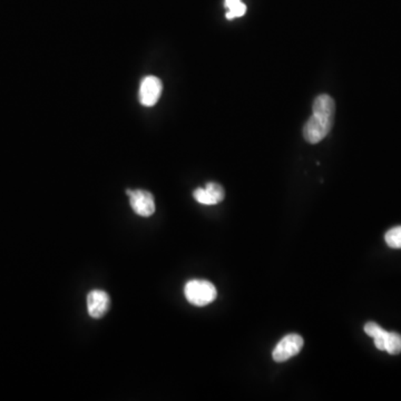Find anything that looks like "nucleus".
Here are the masks:
<instances>
[{"label": "nucleus", "mask_w": 401, "mask_h": 401, "mask_svg": "<svg viewBox=\"0 0 401 401\" xmlns=\"http://www.w3.org/2000/svg\"><path fill=\"white\" fill-rule=\"evenodd\" d=\"M384 351L389 354H399L401 352V336L397 332H388L384 343Z\"/></svg>", "instance_id": "9d476101"}, {"label": "nucleus", "mask_w": 401, "mask_h": 401, "mask_svg": "<svg viewBox=\"0 0 401 401\" xmlns=\"http://www.w3.org/2000/svg\"><path fill=\"white\" fill-rule=\"evenodd\" d=\"M304 341L300 334H290L279 341L273 349L272 358L275 361L284 362L297 356L302 350Z\"/></svg>", "instance_id": "7ed1b4c3"}, {"label": "nucleus", "mask_w": 401, "mask_h": 401, "mask_svg": "<svg viewBox=\"0 0 401 401\" xmlns=\"http://www.w3.org/2000/svg\"><path fill=\"white\" fill-rule=\"evenodd\" d=\"M163 90V85L160 79L155 76H147L140 82V104L145 107L154 106Z\"/></svg>", "instance_id": "39448f33"}, {"label": "nucleus", "mask_w": 401, "mask_h": 401, "mask_svg": "<svg viewBox=\"0 0 401 401\" xmlns=\"http://www.w3.org/2000/svg\"><path fill=\"white\" fill-rule=\"evenodd\" d=\"M129 204L135 213L142 218H149L155 212V199L153 194L145 190H127Z\"/></svg>", "instance_id": "20e7f679"}, {"label": "nucleus", "mask_w": 401, "mask_h": 401, "mask_svg": "<svg viewBox=\"0 0 401 401\" xmlns=\"http://www.w3.org/2000/svg\"><path fill=\"white\" fill-rule=\"evenodd\" d=\"M193 197L197 202L203 205H215L224 199V188L218 183L210 182L205 188H199L193 192Z\"/></svg>", "instance_id": "0eeeda50"}, {"label": "nucleus", "mask_w": 401, "mask_h": 401, "mask_svg": "<svg viewBox=\"0 0 401 401\" xmlns=\"http://www.w3.org/2000/svg\"><path fill=\"white\" fill-rule=\"evenodd\" d=\"M224 6L227 8L225 17L229 20L242 17L247 13V6L242 3V0H225Z\"/></svg>", "instance_id": "1a4fd4ad"}, {"label": "nucleus", "mask_w": 401, "mask_h": 401, "mask_svg": "<svg viewBox=\"0 0 401 401\" xmlns=\"http://www.w3.org/2000/svg\"><path fill=\"white\" fill-rule=\"evenodd\" d=\"M88 312L93 319H101L110 310L111 297L103 290H93L88 295Z\"/></svg>", "instance_id": "423d86ee"}, {"label": "nucleus", "mask_w": 401, "mask_h": 401, "mask_svg": "<svg viewBox=\"0 0 401 401\" xmlns=\"http://www.w3.org/2000/svg\"><path fill=\"white\" fill-rule=\"evenodd\" d=\"M363 330H365L366 334L373 338L376 348L378 350L384 351V343H386L388 332H386L384 328H382L376 322L366 323Z\"/></svg>", "instance_id": "6e6552de"}, {"label": "nucleus", "mask_w": 401, "mask_h": 401, "mask_svg": "<svg viewBox=\"0 0 401 401\" xmlns=\"http://www.w3.org/2000/svg\"><path fill=\"white\" fill-rule=\"evenodd\" d=\"M334 116L312 114L303 127V136L310 144H318L326 138L334 126Z\"/></svg>", "instance_id": "f03ea898"}, {"label": "nucleus", "mask_w": 401, "mask_h": 401, "mask_svg": "<svg viewBox=\"0 0 401 401\" xmlns=\"http://www.w3.org/2000/svg\"><path fill=\"white\" fill-rule=\"evenodd\" d=\"M184 295L192 306H205L215 300L218 291L210 281L191 280L184 286Z\"/></svg>", "instance_id": "f257e3e1"}, {"label": "nucleus", "mask_w": 401, "mask_h": 401, "mask_svg": "<svg viewBox=\"0 0 401 401\" xmlns=\"http://www.w3.org/2000/svg\"><path fill=\"white\" fill-rule=\"evenodd\" d=\"M384 241L391 249H400L401 250V225L390 229L384 236Z\"/></svg>", "instance_id": "9b49d317"}]
</instances>
